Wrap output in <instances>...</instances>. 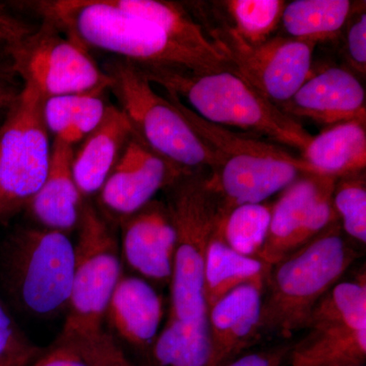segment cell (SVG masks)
I'll list each match as a JSON object with an SVG mask.
<instances>
[{"label":"cell","instance_id":"cell-10","mask_svg":"<svg viewBox=\"0 0 366 366\" xmlns=\"http://www.w3.org/2000/svg\"><path fill=\"white\" fill-rule=\"evenodd\" d=\"M11 64L21 84L32 86L42 99L107 91L112 84L90 50L47 19H41Z\"/></svg>","mask_w":366,"mask_h":366},{"label":"cell","instance_id":"cell-4","mask_svg":"<svg viewBox=\"0 0 366 366\" xmlns=\"http://www.w3.org/2000/svg\"><path fill=\"white\" fill-rule=\"evenodd\" d=\"M337 223L274 264L262 295L259 333L292 336L355 259Z\"/></svg>","mask_w":366,"mask_h":366},{"label":"cell","instance_id":"cell-8","mask_svg":"<svg viewBox=\"0 0 366 366\" xmlns=\"http://www.w3.org/2000/svg\"><path fill=\"white\" fill-rule=\"evenodd\" d=\"M76 229L74 280L62 337L103 329L108 303L122 277L119 239L107 217L85 202Z\"/></svg>","mask_w":366,"mask_h":366},{"label":"cell","instance_id":"cell-6","mask_svg":"<svg viewBox=\"0 0 366 366\" xmlns=\"http://www.w3.org/2000/svg\"><path fill=\"white\" fill-rule=\"evenodd\" d=\"M4 285L26 314L39 317L66 312L74 271V244L66 233L21 227L1 252Z\"/></svg>","mask_w":366,"mask_h":366},{"label":"cell","instance_id":"cell-14","mask_svg":"<svg viewBox=\"0 0 366 366\" xmlns=\"http://www.w3.org/2000/svg\"><path fill=\"white\" fill-rule=\"evenodd\" d=\"M117 222L120 252L127 266L149 283H170L175 231L167 204L153 199Z\"/></svg>","mask_w":366,"mask_h":366},{"label":"cell","instance_id":"cell-7","mask_svg":"<svg viewBox=\"0 0 366 366\" xmlns=\"http://www.w3.org/2000/svg\"><path fill=\"white\" fill-rule=\"evenodd\" d=\"M134 136L152 151L184 170L213 171L218 157L190 127L182 112L159 95L137 64L117 59L104 69Z\"/></svg>","mask_w":366,"mask_h":366},{"label":"cell","instance_id":"cell-33","mask_svg":"<svg viewBox=\"0 0 366 366\" xmlns=\"http://www.w3.org/2000/svg\"><path fill=\"white\" fill-rule=\"evenodd\" d=\"M36 28L9 4L0 2V62L11 64L14 53Z\"/></svg>","mask_w":366,"mask_h":366},{"label":"cell","instance_id":"cell-35","mask_svg":"<svg viewBox=\"0 0 366 366\" xmlns=\"http://www.w3.org/2000/svg\"><path fill=\"white\" fill-rule=\"evenodd\" d=\"M28 366H88L78 349L71 342L57 339L49 349H43L40 355Z\"/></svg>","mask_w":366,"mask_h":366},{"label":"cell","instance_id":"cell-2","mask_svg":"<svg viewBox=\"0 0 366 366\" xmlns=\"http://www.w3.org/2000/svg\"><path fill=\"white\" fill-rule=\"evenodd\" d=\"M152 84L184 98L206 122L264 134L276 143L300 152L310 134L295 118L282 112L231 69L194 72L167 67L139 66Z\"/></svg>","mask_w":366,"mask_h":366},{"label":"cell","instance_id":"cell-34","mask_svg":"<svg viewBox=\"0 0 366 366\" xmlns=\"http://www.w3.org/2000/svg\"><path fill=\"white\" fill-rule=\"evenodd\" d=\"M347 56L355 71L365 76L366 71V14L365 11L350 24L347 31Z\"/></svg>","mask_w":366,"mask_h":366},{"label":"cell","instance_id":"cell-20","mask_svg":"<svg viewBox=\"0 0 366 366\" xmlns=\"http://www.w3.org/2000/svg\"><path fill=\"white\" fill-rule=\"evenodd\" d=\"M301 153L317 174L336 179L360 174L366 166L365 122L351 120L327 127L312 137Z\"/></svg>","mask_w":366,"mask_h":366},{"label":"cell","instance_id":"cell-17","mask_svg":"<svg viewBox=\"0 0 366 366\" xmlns=\"http://www.w3.org/2000/svg\"><path fill=\"white\" fill-rule=\"evenodd\" d=\"M264 286L243 285L209 308V366H225L259 334Z\"/></svg>","mask_w":366,"mask_h":366},{"label":"cell","instance_id":"cell-32","mask_svg":"<svg viewBox=\"0 0 366 366\" xmlns=\"http://www.w3.org/2000/svg\"><path fill=\"white\" fill-rule=\"evenodd\" d=\"M42 351L26 339L0 301V366H28Z\"/></svg>","mask_w":366,"mask_h":366},{"label":"cell","instance_id":"cell-40","mask_svg":"<svg viewBox=\"0 0 366 366\" xmlns=\"http://www.w3.org/2000/svg\"><path fill=\"white\" fill-rule=\"evenodd\" d=\"M1 122H0V125H1Z\"/></svg>","mask_w":366,"mask_h":366},{"label":"cell","instance_id":"cell-37","mask_svg":"<svg viewBox=\"0 0 366 366\" xmlns=\"http://www.w3.org/2000/svg\"><path fill=\"white\" fill-rule=\"evenodd\" d=\"M13 69H0V110L7 112L18 100L23 84L16 79Z\"/></svg>","mask_w":366,"mask_h":366},{"label":"cell","instance_id":"cell-12","mask_svg":"<svg viewBox=\"0 0 366 366\" xmlns=\"http://www.w3.org/2000/svg\"><path fill=\"white\" fill-rule=\"evenodd\" d=\"M337 179L305 174L282 192L272 207L266 239L257 259L273 267L336 223L333 192Z\"/></svg>","mask_w":366,"mask_h":366},{"label":"cell","instance_id":"cell-13","mask_svg":"<svg viewBox=\"0 0 366 366\" xmlns=\"http://www.w3.org/2000/svg\"><path fill=\"white\" fill-rule=\"evenodd\" d=\"M190 172L149 149L136 136L131 141L99 192L101 207L114 220L136 213Z\"/></svg>","mask_w":366,"mask_h":366},{"label":"cell","instance_id":"cell-21","mask_svg":"<svg viewBox=\"0 0 366 366\" xmlns=\"http://www.w3.org/2000/svg\"><path fill=\"white\" fill-rule=\"evenodd\" d=\"M226 218L219 224L212 237L204 264V300L207 312L238 287L266 285L272 268L259 259L238 254L229 247L223 237Z\"/></svg>","mask_w":366,"mask_h":366},{"label":"cell","instance_id":"cell-28","mask_svg":"<svg viewBox=\"0 0 366 366\" xmlns=\"http://www.w3.org/2000/svg\"><path fill=\"white\" fill-rule=\"evenodd\" d=\"M233 33L249 46H259L272 39L287 2L283 0H228L222 1Z\"/></svg>","mask_w":366,"mask_h":366},{"label":"cell","instance_id":"cell-24","mask_svg":"<svg viewBox=\"0 0 366 366\" xmlns=\"http://www.w3.org/2000/svg\"><path fill=\"white\" fill-rule=\"evenodd\" d=\"M365 360L366 331L319 329L290 347L283 366L365 365Z\"/></svg>","mask_w":366,"mask_h":366},{"label":"cell","instance_id":"cell-16","mask_svg":"<svg viewBox=\"0 0 366 366\" xmlns=\"http://www.w3.org/2000/svg\"><path fill=\"white\" fill-rule=\"evenodd\" d=\"M163 315L162 297L154 286L141 277L122 274L108 303L105 320L115 338L148 358Z\"/></svg>","mask_w":366,"mask_h":366},{"label":"cell","instance_id":"cell-26","mask_svg":"<svg viewBox=\"0 0 366 366\" xmlns=\"http://www.w3.org/2000/svg\"><path fill=\"white\" fill-rule=\"evenodd\" d=\"M352 11L348 0H295L286 4L281 24L288 37L317 44L335 39Z\"/></svg>","mask_w":366,"mask_h":366},{"label":"cell","instance_id":"cell-31","mask_svg":"<svg viewBox=\"0 0 366 366\" xmlns=\"http://www.w3.org/2000/svg\"><path fill=\"white\" fill-rule=\"evenodd\" d=\"M59 339L71 342L88 366H137L125 355L117 339L104 329Z\"/></svg>","mask_w":366,"mask_h":366},{"label":"cell","instance_id":"cell-1","mask_svg":"<svg viewBox=\"0 0 366 366\" xmlns=\"http://www.w3.org/2000/svg\"><path fill=\"white\" fill-rule=\"evenodd\" d=\"M14 11L47 19L85 47L117 55L139 66L194 72L227 69L177 45L152 21L127 13L112 0L7 2Z\"/></svg>","mask_w":366,"mask_h":366},{"label":"cell","instance_id":"cell-36","mask_svg":"<svg viewBox=\"0 0 366 366\" xmlns=\"http://www.w3.org/2000/svg\"><path fill=\"white\" fill-rule=\"evenodd\" d=\"M290 347L281 346L268 350L239 355L225 366H283Z\"/></svg>","mask_w":366,"mask_h":366},{"label":"cell","instance_id":"cell-11","mask_svg":"<svg viewBox=\"0 0 366 366\" xmlns=\"http://www.w3.org/2000/svg\"><path fill=\"white\" fill-rule=\"evenodd\" d=\"M207 32L227 57L229 69L278 107L288 102L312 74L317 44L310 41L277 36L264 44L249 46L228 25Z\"/></svg>","mask_w":366,"mask_h":366},{"label":"cell","instance_id":"cell-5","mask_svg":"<svg viewBox=\"0 0 366 366\" xmlns=\"http://www.w3.org/2000/svg\"><path fill=\"white\" fill-rule=\"evenodd\" d=\"M209 170L190 171L167 189V207L175 231L170 280L169 319L208 317L204 300V273L209 242L228 216L209 184Z\"/></svg>","mask_w":366,"mask_h":366},{"label":"cell","instance_id":"cell-30","mask_svg":"<svg viewBox=\"0 0 366 366\" xmlns=\"http://www.w3.org/2000/svg\"><path fill=\"white\" fill-rule=\"evenodd\" d=\"M333 206L344 231L358 242L366 243V185L365 174L337 179Z\"/></svg>","mask_w":366,"mask_h":366},{"label":"cell","instance_id":"cell-3","mask_svg":"<svg viewBox=\"0 0 366 366\" xmlns=\"http://www.w3.org/2000/svg\"><path fill=\"white\" fill-rule=\"evenodd\" d=\"M165 97L218 157V166L209 171V184L229 213L242 204L264 203L302 175L317 174L302 158L281 147L206 122L169 92Z\"/></svg>","mask_w":366,"mask_h":366},{"label":"cell","instance_id":"cell-19","mask_svg":"<svg viewBox=\"0 0 366 366\" xmlns=\"http://www.w3.org/2000/svg\"><path fill=\"white\" fill-rule=\"evenodd\" d=\"M134 134L122 110L110 104L97 129L74 150L72 174L84 199L100 192Z\"/></svg>","mask_w":366,"mask_h":366},{"label":"cell","instance_id":"cell-25","mask_svg":"<svg viewBox=\"0 0 366 366\" xmlns=\"http://www.w3.org/2000/svg\"><path fill=\"white\" fill-rule=\"evenodd\" d=\"M147 360L149 366H209L208 317L196 320L168 317Z\"/></svg>","mask_w":366,"mask_h":366},{"label":"cell","instance_id":"cell-27","mask_svg":"<svg viewBox=\"0 0 366 366\" xmlns=\"http://www.w3.org/2000/svg\"><path fill=\"white\" fill-rule=\"evenodd\" d=\"M307 327L366 331L365 274L358 281L338 282L330 289L315 305Z\"/></svg>","mask_w":366,"mask_h":366},{"label":"cell","instance_id":"cell-38","mask_svg":"<svg viewBox=\"0 0 366 366\" xmlns=\"http://www.w3.org/2000/svg\"><path fill=\"white\" fill-rule=\"evenodd\" d=\"M11 69V66H9V64H1V62H0V69Z\"/></svg>","mask_w":366,"mask_h":366},{"label":"cell","instance_id":"cell-15","mask_svg":"<svg viewBox=\"0 0 366 366\" xmlns=\"http://www.w3.org/2000/svg\"><path fill=\"white\" fill-rule=\"evenodd\" d=\"M365 97V86L352 71L329 67L312 74L279 108L295 119L305 118L331 127L351 120L366 122Z\"/></svg>","mask_w":366,"mask_h":366},{"label":"cell","instance_id":"cell-39","mask_svg":"<svg viewBox=\"0 0 366 366\" xmlns=\"http://www.w3.org/2000/svg\"><path fill=\"white\" fill-rule=\"evenodd\" d=\"M355 366H365V365H355Z\"/></svg>","mask_w":366,"mask_h":366},{"label":"cell","instance_id":"cell-29","mask_svg":"<svg viewBox=\"0 0 366 366\" xmlns=\"http://www.w3.org/2000/svg\"><path fill=\"white\" fill-rule=\"evenodd\" d=\"M273 204H247L236 207L223 224V237L238 254L257 259L271 221Z\"/></svg>","mask_w":366,"mask_h":366},{"label":"cell","instance_id":"cell-9","mask_svg":"<svg viewBox=\"0 0 366 366\" xmlns=\"http://www.w3.org/2000/svg\"><path fill=\"white\" fill-rule=\"evenodd\" d=\"M42 101L35 89L23 85L0 125V224L26 209L47 177L52 142Z\"/></svg>","mask_w":366,"mask_h":366},{"label":"cell","instance_id":"cell-18","mask_svg":"<svg viewBox=\"0 0 366 366\" xmlns=\"http://www.w3.org/2000/svg\"><path fill=\"white\" fill-rule=\"evenodd\" d=\"M74 150L53 139L47 177L26 209L41 227L66 234L78 228L85 203L72 174Z\"/></svg>","mask_w":366,"mask_h":366},{"label":"cell","instance_id":"cell-22","mask_svg":"<svg viewBox=\"0 0 366 366\" xmlns=\"http://www.w3.org/2000/svg\"><path fill=\"white\" fill-rule=\"evenodd\" d=\"M112 2L127 13L155 24L177 45L220 66L229 67L227 57L221 48L182 4L161 0H112Z\"/></svg>","mask_w":366,"mask_h":366},{"label":"cell","instance_id":"cell-23","mask_svg":"<svg viewBox=\"0 0 366 366\" xmlns=\"http://www.w3.org/2000/svg\"><path fill=\"white\" fill-rule=\"evenodd\" d=\"M106 91L43 99L42 117L53 139L74 147L95 131L110 104Z\"/></svg>","mask_w":366,"mask_h":366}]
</instances>
